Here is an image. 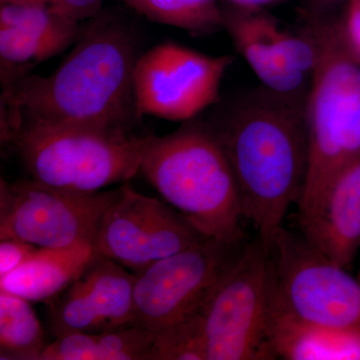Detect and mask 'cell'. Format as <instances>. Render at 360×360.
Wrapping results in <instances>:
<instances>
[{
	"mask_svg": "<svg viewBox=\"0 0 360 360\" xmlns=\"http://www.w3.org/2000/svg\"><path fill=\"white\" fill-rule=\"evenodd\" d=\"M136 34L124 21L99 14L49 77L30 75L2 90L1 139L21 129L85 127L134 131Z\"/></svg>",
	"mask_w": 360,
	"mask_h": 360,
	"instance_id": "1",
	"label": "cell"
},
{
	"mask_svg": "<svg viewBox=\"0 0 360 360\" xmlns=\"http://www.w3.org/2000/svg\"><path fill=\"white\" fill-rule=\"evenodd\" d=\"M307 96L277 94L262 85L234 99L205 123L236 176L243 217L269 250L304 189L309 168Z\"/></svg>",
	"mask_w": 360,
	"mask_h": 360,
	"instance_id": "2",
	"label": "cell"
},
{
	"mask_svg": "<svg viewBox=\"0 0 360 360\" xmlns=\"http://www.w3.org/2000/svg\"><path fill=\"white\" fill-rule=\"evenodd\" d=\"M302 15L317 59L305 104L309 168L297 214L311 208L360 156V58L348 44L340 15Z\"/></svg>",
	"mask_w": 360,
	"mask_h": 360,
	"instance_id": "3",
	"label": "cell"
},
{
	"mask_svg": "<svg viewBox=\"0 0 360 360\" xmlns=\"http://www.w3.org/2000/svg\"><path fill=\"white\" fill-rule=\"evenodd\" d=\"M141 172L203 236L246 243L236 176L205 123H186L165 136L148 134Z\"/></svg>",
	"mask_w": 360,
	"mask_h": 360,
	"instance_id": "4",
	"label": "cell"
},
{
	"mask_svg": "<svg viewBox=\"0 0 360 360\" xmlns=\"http://www.w3.org/2000/svg\"><path fill=\"white\" fill-rule=\"evenodd\" d=\"M148 134L123 129L32 127L9 136L32 179L71 191H103L141 172Z\"/></svg>",
	"mask_w": 360,
	"mask_h": 360,
	"instance_id": "5",
	"label": "cell"
},
{
	"mask_svg": "<svg viewBox=\"0 0 360 360\" xmlns=\"http://www.w3.org/2000/svg\"><path fill=\"white\" fill-rule=\"evenodd\" d=\"M274 271L257 236L246 243L201 315L206 360L276 359L269 340Z\"/></svg>",
	"mask_w": 360,
	"mask_h": 360,
	"instance_id": "6",
	"label": "cell"
},
{
	"mask_svg": "<svg viewBox=\"0 0 360 360\" xmlns=\"http://www.w3.org/2000/svg\"><path fill=\"white\" fill-rule=\"evenodd\" d=\"M269 252L274 309L309 323L360 331L359 279L284 226Z\"/></svg>",
	"mask_w": 360,
	"mask_h": 360,
	"instance_id": "7",
	"label": "cell"
},
{
	"mask_svg": "<svg viewBox=\"0 0 360 360\" xmlns=\"http://www.w3.org/2000/svg\"><path fill=\"white\" fill-rule=\"evenodd\" d=\"M122 194L71 191L34 179L1 180L0 240L20 239L40 248L94 245L108 208Z\"/></svg>",
	"mask_w": 360,
	"mask_h": 360,
	"instance_id": "8",
	"label": "cell"
},
{
	"mask_svg": "<svg viewBox=\"0 0 360 360\" xmlns=\"http://www.w3.org/2000/svg\"><path fill=\"white\" fill-rule=\"evenodd\" d=\"M245 243L205 238L135 274L136 323L156 333L202 314Z\"/></svg>",
	"mask_w": 360,
	"mask_h": 360,
	"instance_id": "9",
	"label": "cell"
},
{
	"mask_svg": "<svg viewBox=\"0 0 360 360\" xmlns=\"http://www.w3.org/2000/svg\"><path fill=\"white\" fill-rule=\"evenodd\" d=\"M233 56H210L165 42L139 56L134 68L139 115L188 122L219 101V89Z\"/></svg>",
	"mask_w": 360,
	"mask_h": 360,
	"instance_id": "10",
	"label": "cell"
},
{
	"mask_svg": "<svg viewBox=\"0 0 360 360\" xmlns=\"http://www.w3.org/2000/svg\"><path fill=\"white\" fill-rule=\"evenodd\" d=\"M205 238L172 206L124 184L104 215L94 248L97 255L139 274Z\"/></svg>",
	"mask_w": 360,
	"mask_h": 360,
	"instance_id": "11",
	"label": "cell"
},
{
	"mask_svg": "<svg viewBox=\"0 0 360 360\" xmlns=\"http://www.w3.org/2000/svg\"><path fill=\"white\" fill-rule=\"evenodd\" d=\"M135 279L134 272L96 252L77 278L49 300L51 333L56 338L68 333L98 335L136 323Z\"/></svg>",
	"mask_w": 360,
	"mask_h": 360,
	"instance_id": "12",
	"label": "cell"
},
{
	"mask_svg": "<svg viewBox=\"0 0 360 360\" xmlns=\"http://www.w3.org/2000/svg\"><path fill=\"white\" fill-rule=\"evenodd\" d=\"M300 234L338 266L348 269L360 248V156L340 170L319 200L297 214Z\"/></svg>",
	"mask_w": 360,
	"mask_h": 360,
	"instance_id": "13",
	"label": "cell"
},
{
	"mask_svg": "<svg viewBox=\"0 0 360 360\" xmlns=\"http://www.w3.org/2000/svg\"><path fill=\"white\" fill-rule=\"evenodd\" d=\"M222 13L224 30L264 87L285 96H307L310 78L290 65L274 39L276 18L264 9L233 6Z\"/></svg>",
	"mask_w": 360,
	"mask_h": 360,
	"instance_id": "14",
	"label": "cell"
},
{
	"mask_svg": "<svg viewBox=\"0 0 360 360\" xmlns=\"http://www.w3.org/2000/svg\"><path fill=\"white\" fill-rule=\"evenodd\" d=\"M269 340L276 359H360V331L309 323L272 307Z\"/></svg>",
	"mask_w": 360,
	"mask_h": 360,
	"instance_id": "15",
	"label": "cell"
},
{
	"mask_svg": "<svg viewBox=\"0 0 360 360\" xmlns=\"http://www.w3.org/2000/svg\"><path fill=\"white\" fill-rule=\"evenodd\" d=\"M94 255L92 245L39 248L25 264L0 277V290L30 302H49L77 278Z\"/></svg>",
	"mask_w": 360,
	"mask_h": 360,
	"instance_id": "16",
	"label": "cell"
},
{
	"mask_svg": "<svg viewBox=\"0 0 360 360\" xmlns=\"http://www.w3.org/2000/svg\"><path fill=\"white\" fill-rule=\"evenodd\" d=\"M46 345L30 302L0 290V359L39 360Z\"/></svg>",
	"mask_w": 360,
	"mask_h": 360,
	"instance_id": "17",
	"label": "cell"
},
{
	"mask_svg": "<svg viewBox=\"0 0 360 360\" xmlns=\"http://www.w3.org/2000/svg\"><path fill=\"white\" fill-rule=\"evenodd\" d=\"M148 20L194 34L224 28V13L217 0H122Z\"/></svg>",
	"mask_w": 360,
	"mask_h": 360,
	"instance_id": "18",
	"label": "cell"
},
{
	"mask_svg": "<svg viewBox=\"0 0 360 360\" xmlns=\"http://www.w3.org/2000/svg\"><path fill=\"white\" fill-rule=\"evenodd\" d=\"M63 52L58 45L13 26L0 25L2 90L30 75L35 65Z\"/></svg>",
	"mask_w": 360,
	"mask_h": 360,
	"instance_id": "19",
	"label": "cell"
},
{
	"mask_svg": "<svg viewBox=\"0 0 360 360\" xmlns=\"http://www.w3.org/2000/svg\"><path fill=\"white\" fill-rule=\"evenodd\" d=\"M0 25L33 33L63 51L77 41L84 30L79 22L52 13L46 7L22 4H1Z\"/></svg>",
	"mask_w": 360,
	"mask_h": 360,
	"instance_id": "20",
	"label": "cell"
},
{
	"mask_svg": "<svg viewBox=\"0 0 360 360\" xmlns=\"http://www.w3.org/2000/svg\"><path fill=\"white\" fill-rule=\"evenodd\" d=\"M201 315L155 333V342L149 360H206Z\"/></svg>",
	"mask_w": 360,
	"mask_h": 360,
	"instance_id": "21",
	"label": "cell"
},
{
	"mask_svg": "<svg viewBox=\"0 0 360 360\" xmlns=\"http://www.w3.org/2000/svg\"><path fill=\"white\" fill-rule=\"evenodd\" d=\"M155 333L134 323L99 333L96 360H149Z\"/></svg>",
	"mask_w": 360,
	"mask_h": 360,
	"instance_id": "22",
	"label": "cell"
},
{
	"mask_svg": "<svg viewBox=\"0 0 360 360\" xmlns=\"http://www.w3.org/2000/svg\"><path fill=\"white\" fill-rule=\"evenodd\" d=\"M98 335L68 333L47 343L39 360H96Z\"/></svg>",
	"mask_w": 360,
	"mask_h": 360,
	"instance_id": "23",
	"label": "cell"
},
{
	"mask_svg": "<svg viewBox=\"0 0 360 360\" xmlns=\"http://www.w3.org/2000/svg\"><path fill=\"white\" fill-rule=\"evenodd\" d=\"M1 4H35L77 22L101 14V0H1Z\"/></svg>",
	"mask_w": 360,
	"mask_h": 360,
	"instance_id": "24",
	"label": "cell"
},
{
	"mask_svg": "<svg viewBox=\"0 0 360 360\" xmlns=\"http://www.w3.org/2000/svg\"><path fill=\"white\" fill-rule=\"evenodd\" d=\"M40 248L20 239L0 240V277L11 274L14 269L25 264Z\"/></svg>",
	"mask_w": 360,
	"mask_h": 360,
	"instance_id": "25",
	"label": "cell"
},
{
	"mask_svg": "<svg viewBox=\"0 0 360 360\" xmlns=\"http://www.w3.org/2000/svg\"><path fill=\"white\" fill-rule=\"evenodd\" d=\"M340 20L348 44L360 58V0H347Z\"/></svg>",
	"mask_w": 360,
	"mask_h": 360,
	"instance_id": "26",
	"label": "cell"
},
{
	"mask_svg": "<svg viewBox=\"0 0 360 360\" xmlns=\"http://www.w3.org/2000/svg\"><path fill=\"white\" fill-rule=\"evenodd\" d=\"M347 0H307L303 14L307 15H326L333 13L340 4H347Z\"/></svg>",
	"mask_w": 360,
	"mask_h": 360,
	"instance_id": "27",
	"label": "cell"
},
{
	"mask_svg": "<svg viewBox=\"0 0 360 360\" xmlns=\"http://www.w3.org/2000/svg\"><path fill=\"white\" fill-rule=\"evenodd\" d=\"M233 6L243 8L264 9V7L272 6L281 0H227Z\"/></svg>",
	"mask_w": 360,
	"mask_h": 360,
	"instance_id": "28",
	"label": "cell"
},
{
	"mask_svg": "<svg viewBox=\"0 0 360 360\" xmlns=\"http://www.w3.org/2000/svg\"><path fill=\"white\" fill-rule=\"evenodd\" d=\"M359 281H360V274H359Z\"/></svg>",
	"mask_w": 360,
	"mask_h": 360,
	"instance_id": "29",
	"label": "cell"
}]
</instances>
